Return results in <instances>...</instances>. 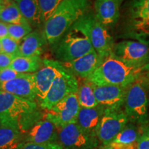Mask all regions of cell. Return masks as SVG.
I'll return each instance as SVG.
<instances>
[{"instance_id": "cell-21", "label": "cell", "mask_w": 149, "mask_h": 149, "mask_svg": "<svg viewBox=\"0 0 149 149\" xmlns=\"http://www.w3.org/2000/svg\"><path fill=\"white\" fill-rule=\"evenodd\" d=\"M124 37L131 38L148 45L149 19H128L124 29Z\"/></svg>"}, {"instance_id": "cell-33", "label": "cell", "mask_w": 149, "mask_h": 149, "mask_svg": "<svg viewBox=\"0 0 149 149\" xmlns=\"http://www.w3.org/2000/svg\"><path fill=\"white\" fill-rule=\"evenodd\" d=\"M22 74L18 73L10 67L0 69V81H7L19 77Z\"/></svg>"}, {"instance_id": "cell-34", "label": "cell", "mask_w": 149, "mask_h": 149, "mask_svg": "<svg viewBox=\"0 0 149 149\" xmlns=\"http://www.w3.org/2000/svg\"><path fill=\"white\" fill-rule=\"evenodd\" d=\"M14 58L13 56L6 54L3 52L0 53V69L10 67Z\"/></svg>"}, {"instance_id": "cell-29", "label": "cell", "mask_w": 149, "mask_h": 149, "mask_svg": "<svg viewBox=\"0 0 149 149\" xmlns=\"http://www.w3.org/2000/svg\"><path fill=\"white\" fill-rule=\"evenodd\" d=\"M42 23L46 22L64 0H38Z\"/></svg>"}, {"instance_id": "cell-3", "label": "cell", "mask_w": 149, "mask_h": 149, "mask_svg": "<svg viewBox=\"0 0 149 149\" xmlns=\"http://www.w3.org/2000/svg\"><path fill=\"white\" fill-rule=\"evenodd\" d=\"M72 27L84 33L88 38L95 51L102 59L113 53L115 43L107 28L97 19L94 11L90 9L77 20Z\"/></svg>"}, {"instance_id": "cell-32", "label": "cell", "mask_w": 149, "mask_h": 149, "mask_svg": "<svg viewBox=\"0 0 149 149\" xmlns=\"http://www.w3.org/2000/svg\"><path fill=\"white\" fill-rule=\"evenodd\" d=\"M18 149H63L59 144H39L31 142H24Z\"/></svg>"}, {"instance_id": "cell-23", "label": "cell", "mask_w": 149, "mask_h": 149, "mask_svg": "<svg viewBox=\"0 0 149 149\" xmlns=\"http://www.w3.org/2000/svg\"><path fill=\"white\" fill-rule=\"evenodd\" d=\"M44 64V59L40 56H17L15 57L10 68L20 74H32L38 71Z\"/></svg>"}, {"instance_id": "cell-40", "label": "cell", "mask_w": 149, "mask_h": 149, "mask_svg": "<svg viewBox=\"0 0 149 149\" xmlns=\"http://www.w3.org/2000/svg\"><path fill=\"white\" fill-rule=\"evenodd\" d=\"M12 1H15V0H12Z\"/></svg>"}, {"instance_id": "cell-15", "label": "cell", "mask_w": 149, "mask_h": 149, "mask_svg": "<svg viewBox=\"0 0 149 149\" xmlns=\"http://www.w3.org/2000/svg\"><path fill=\"white\" fill-rule=\"evenodd\" d=\"M126 88L115 85L93 84L95 95L98 104L111 109H122L125 101Z\"/></svg>"}, {"instance_id": "cell-37", "label": "cell", "mask_w": 149, "mask_h": 149, "mask_svg": "<svg viewBox=\"0 0 149 149\" xmlns=\"http://www.w3.org/2000/svg\"><path fill=\"white\" fill-rule=\"evenodd\" d=\"M8 36V24L0 21V40Z\"/></svg>"}, {"instance_id": "cell-30", "label": "cell", "mask_w": 149, "mask_h": 149, "mask_svg": "<svg viewBox=\"0 0 149 149\" xmlns=\"http://www.w3.org/2000/svg\"><path fill=\"white\" fill-rule=\"evenodd\" d=\"M2 52L16 57L19 56V42L13 40L10 37H6L0 40Z\"/></svg>"}, {"instance_id": "cell-27", "label": "cell", "mask_w": 149, "mask_h": 149, "mask_svg": "<svg viewBox=\"0 0 149 149\" xmlns=\"http://www.w3.org/2000/svg\"><path fill=\"white\" fill-rule=\"evenodd\" d=\"M128 19H149V0H131L128 5Z\"/></svg>"}, {"instance_id": "cell-6", "label": "cell", "mask_w": 149, "mask_h": 149, "mask_svg": "<svg viewBox=\"0 0 149 149\" xmlns=\"http://www.w3.org/2000/svg\"><path fill=\"white\" fill-rule=\"evenodd\" d=\"M37 110L35 102L0 91V124L18 122L24 115Z\"/></svg>"}, {"instance_id": "cell-19", "label": "cell", "mask_w": 149, "mask_h": 149, "mask_svg": "<svg viewBox=\"0 0 149 149\" xmlns=\"http://www.w3.org/2000/svg\"><path fill=\"white\" fill-rule=\"evenodd\" d=\"M23 143L22 130L18 122L0 124V149H18Z\"/></svg>"}, {"instance_id": "cell-2", "label": "cell", "mask_w": 149, "mask_h": 149, "mask_svg": "<svg viewBox=\"0 0 149 149\" xmlns=\"http://www.w3.org/2000/svg\"><path fill=\"white\" fill-rule=\"evenodd\" d=\"M143 68L129 66L112 53L103 59L87 79L97 86L115 85L126 88L138 77Z\"/></svg>"}, {"instance_id": "cell-22", "label": "cell", "mask_w": 149, "mask_h": 149, "mask_svg": "<svg viewBox=\"0 0 149 149\" xmlns=\"http://www.w3.org/2000/svg\"><path fill=\"white\" fill-rule=\"evenodd\" d=\"M15 1L31 26L38 27L42 24L38 0H15Z\"/></svg>"}, {"instance_id": "cell-9", "label": "cell", "mask_w": 149, "mask_h": 149, "mask_svg": "<svg viewBox=\"0 0 149 149\" xmlns=\"http://www.w3.org/2000/svg\"><path fill=\"white\" fill-rule=\"evenodd\" d=\"M113 54L129 66L142 68L149 64V47L146 44L131 40L115 44Z\"/></svg>"}, {"instance_id": "cell-14", "label": "cell", "mask_w": 149, "mask_h": 149, "mask_svg": "<svg viewBox=\"0 0 149 149\" xmlns=\"http://www.w3.org/2000/svg\"><path fill=\"white\" fill-rule=\"evenodd\" d=\"M25 142L39 144H59L58 128L51 121L39 120L29 130Z\"/></svg>"}, {"instance_id": "cell-26", "label": "cell", "mask_w": 149, "mask_h": 149, "mask_svg": "<svg viewBox=\"0 0 149 149\" xmlns=\"http://www.w3.org/2000/svg\"><path fill=\"white\" fill-rule=\"evenodd\" d=\"M142 128L143 126H139L128 122L116 136L113 142L126 145L135 144L141 134Z\"/></svg>"}, {"instance_id": "cell-39", "label": "cell", "mask_w": 149, "mask_h": 149, "mask_svg": "<svg viewBox=\"0 0 149 149\" xmlns=\"http://www.w3.org/2000/svg\"><path fill=\"white\" fill-rule=\"evenodd\" d=\"M2 53V48H1V41H0V53Z\"/></svg>"}, {"instance_id": "cell-38", "label": "cell", "mask_w": 149, "mask_h": 149, "mask_svg": "<svg viewBox=\"0 0 149 149\" xmlns=\"http://www.w3.org/2000/svg\"><path fill=\"white\" fill-rule=\"evenodd\" d=\"M6 2V0H0V13H1V10L4 7Z\"/></svg>"}, {"instance_id": "cell-31", "label": "cell", "mask_w": 149, "mask_h": 149, "mask_svg": "<svg viewBox=\"0 0 149 149\" xmlns=\"http://www.w3.org/2000/svg\"><path fill=\"white\" fill-rule=\"evenodd\" d=\"M137 149H149V125L144 126L142 132L137 139Z\"/></svg>"}, {"instance_id": "cell-20", "label": "cell", "mask_w": 149, "mask_h": 149, "mask_svg": "<svg viewBox=\"0 0 149 149\" xmlns=\"http://www.w3.org/2000/svg\"><path fill=\"white\" fill-rule=\"evenodd\" d=\"M46 43L44 31H32L19 42V56H40Z\"/></svg>"}, {"instance_id": "cell-18", "label": "cell", "mask_w": 149, "mask_h": 149, "mask_svg": "<svg viewBox=\"0 0 149 149\" xmlns=\"http://www.w3.org/2000/svg\"><path fill=\"white\" fill-rule=\"evenodd\" d=\"M122 0H95L94 13L98 21L106 28L115 26L120 15Z\"/></svg>"}, {"instance_id": "cell-10", "label": "cell", "mask_w": 149, "mask_h": 149, "mask_svg": "<svg viewBox=\"0 0 149 149\" xmlns=\"http://www.w3.org/2000/svg\"><path fill=\"white\" fill-rule=\"evenodd\" d=\"M77 93H72L58 102L44 115V119L51 121L57 128L77 122L80 110Z\"/></svg>"}, {"instance_id": "cell-28", "label": "cell", "mask_w": 149, "mask_h": 149, "mask_svg": "<svg viewBox=\"0 0 149 149\" xmlns=\"http://www.w3.org/2000/svg\"><path fill=\"white\" fill-rule=\"evenodd\" d=\"M8 37L20 42L33 31V27L29 23L22 24H8Z\"/></svg>"}, {"instance_id": "cell-5", "label": "cell", "mask_w": 149, "mask_h": 149, "mask_svg": "<svg viewBox=\"0 0 149 149\" xmlns=\"http://www.w3.org/2000/svg\"><path fill=\"white\" fill-rule=\"evenodd\" d=\"M57 42L55 56L61 64L75 60L95 50L84 33L74 27L70 28Z\"/></svg>"}, {"instance_id": "cell-12", "label": "cell", "mask_w": 149, "mask_h": 149, "mask_svg": "<svg viewBox=\"0 0 149 149\" xmlns=\"http://www.w3.org/2000/svg\"><path fill=\"white\" fill-rule=\"evenodd\" d=\"M64 70L66 68L58 61L44 59L42 68L34 73L37 100L40 104L46 97L55 78Z\"/></svg>"}, {"instance_id": "cell-13", "label": "cell", "mask_w": 149, "mask_h": 149, "mask_svg": "<svg viewBox=\"0 0 149 149\" xmlns=\"http://www.w3.org/2000/svg\"><path fill=\"white\" fill-rule=\"evenodd\" d=\"M0 91L19 97L35 102L37 99L34 73L22 74L19 77L7 81H0Z\"/></svg>"}, {"instance_id": "cell-7", "label": "cell", "mask_w": 149, "mask_h": 149, "mask_svg": "<svg viewBox=\"0 0 149 149\" xmlns=\"http://www.w3.org/2000/svg\"><path fill=\"white\" fill-rule=\"evenodd\" d=\"M79 86V81L77 77L66 68V70L59 74L46 95V97L40 104L42 109H51L66 97L72 93H77Z\"/></svg>"}, {"instance_id": "cell-25", "label": "cell", "mask_w": 149, "mask_h": 149, "mask_svg": "<svg viewBox=\"0 0 149 149\" xmlns=\"http://www.w3.org/2000/svg\"><path fill=\"white\" fill-rule=\"evenodd\" d=\"M0 21L8 24L29 23L22 15L15 1L12 0H6L4 7L0 13Z\"/></svg>"}, {"instance_id": "cell-36", "label": "cell", "mask_w": 149, "mask_h": 149, "mask_svg": "<svg viewBox=\"0 0 149 149\" xmlns=\"http://www.w3.org/2000/svg\"><path fill=\"white\" fill-rule=\"evenodd\" d=\"M141 77L142 78L143 81L146 85L147 90H149V64L144 66L141 73L139 74Z\"/></svg>"}, {"instance_id": "cell-35", "label": "cell", "mask_w": 149, "mask_h": 149, "mask_svg": "<svg viewBox=\"0 0 149 149\" xmlns=\"http://www.w3.org/2000/svg\"><path fill=\"white\" fill-rule=\"evenodd\" d=\"M104 149H137V144L135 143V144L126 145L112 142L107 146H105V148Z\"/></svg>"}, {"instance_id": "cell-8", "label": "cell", "mask_w": 149, "mask_h": 149, "mask_svg": "<svg viewBox=\"0 0 149 149\" xmlns=\"http://www.w3.org/2000/svg\"><path fill=\"white\" fill-rule=\"evenodd\" d=\"M128 122L124 110L106 108L97 133L98 140L104 146L110 144Z\"/></svg>"}, {"instance_id": "cell-4", "label": "cell", "mask_w": 149, "mask_h": 149, "mask_svg": "<svg viewBox=\"0 0 149 149\" xmlns=\"http://www.w3.org/2000/svg\"><path fill=\"white\" fill-rule=\"evenodd\" d=\"M147 88L139 75L126 88L124 113L128 122L139 126L148 123Z\"/></svg>"}, {"instance_id": "cell-16", "label": "cell", "mask_w": 149, "mask_h": 149, "mask_svg": "<svg viewBox=\"0 0 149 149\" xmlns=\"http://www.w3.org/2000/svg\"><path fill=\"white\" fill-rule=\"evenodd\" d=\"M102 61L103 59L94 50L75 60L61 64L75 77L87 79L98 68Z\"/></svg>"}, {"instance_id": "cell-17", "label": "cell", "mask_w": 149, "mask_h": 149, "mask_svg": "<svg viewBox=\"0 0 149 149\" xmlns=\"http://www.w3.org/2000/svg\"><path fill=\"white\" fill-rule=\"evenodd\" d=\"M105 109L100 104L94 108H80L76 122L85 133L97 138V133Z\"/></svg>"}, {"instance_id": "cell-1", "label": "cell", "mask_w": 149, "mask_h": 149, "mask_svg": "<svg viewBox=\"0 0 149 149\" xmlns=\"http://www.w3.org/2000/svg\"><path fill=\"white\" fill-rule=\"evenodd\" d=\"M89 9L88 0H64L44 24L48 44L58 42Z\"/></svg>"}, {"instance_id": "cell-24", "label": "cell", "mask_w": 149, "mask_h": 149, "mask_svg": "<svg viewBox=\"0 0 149 149\" xmlns=\"http://www.w3.org/2000/svg\"><path fill=\"white\" fill-rule=\"evenodd\" d=\"M77 95L81 108H94L99 105L95 95L93 84L87 79L79 81Z\"/></svg>"}, {"instance_id": "cell-11", "label": "cell", "mask_w": 149, "mask_h": 149, "mask_svg": "<svg viewBox=\"0 0 149 149\" xmlns=\"http://www.w3.org/2000/svg\"><path fill=\"white\" fill-rule=\"evenodd\" d=\"M58 136L63 149H93L98 144V139L85 133L77 122L58 128Z\"/></svg>"}]
</instances>
